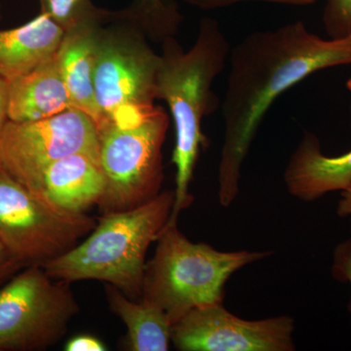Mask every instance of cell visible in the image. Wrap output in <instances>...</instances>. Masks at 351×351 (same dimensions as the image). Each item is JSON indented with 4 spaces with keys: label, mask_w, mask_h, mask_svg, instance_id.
I'll list each match as a JSON object with an SVG mask.
<instances>
[{
    "label": "cell",
    "mask_w": 351,
    "mask_h": 351,
    "mask_svg": "<svg viewBox=\"0 0 351 351\" xmlns=\"http://www.w3.org/2000/svg\"><path fill=\"white\" fill-rule=\"evenodd\" d=\"M223 101L219 201L237 199L242 166L263 117L279 96L322 69L351 66V36L323 39L301 21L252 32L230 49Z\"/></svg>",
    "instance_id": "1"
},
{
    "label": "cell",
    "mask_w": 351,
    "mask_h": 351,
    "mask_svg": "<svg viewBox=\"0 0 351 351\" xmlns=\"http://www.w3.org/2000/svg\"><path fill=\"white\" fill-rule=\"evenodd\" d=\"M230 49L218 21L208 17L201 20L195 43L186 52L175 36L161 43L156 96L167 104L176 133L172 157L176 189L170 223H177L180 213L193 202L189 184L200 147L206 145L202 121L219 107L213 84L226 68Z\"/></svg>",
    "instance_id": "2"
},
{
    "label": "cell",
    "mask_w": 351,
    "mask_h": 351,
    "mask_svg": "<svg viewBox=\"0 0 351 351\" xmlns=\"http://www.w3.org/2000/svg\"><path fill=\"white\" fill-rule=\"evenodd\" d=\"M175 191H165L140 206L104 214L91 234L43 265L51 278L105 281L132 300L143 295L145 254L167 223Z\"/></svg>",
    "instance_id": "3"
},
{
    "label": "cell",
    "mask_w": 351,
    "mask_h": 351,
    "mask_svg": "<svg viewBox=\"0 0 351 351\" xmlns=\"http://www.w3.org/2000/svg\"><path fill=\"white\" fill-rule=\"evenodd\" d=\"M271 254L221 252L206 243H193L177 223L167 221L154 258L145 265L141 299L160 307L174 325L193 309L223 304L230 276Z\"/></svg>",
    "instance_id": "4"
},
{
    "label": "cell",
    "mask_w": 351,
    "mask_h": 351,
    "mask_svg": "<svg viewBox=\"0 0 351 351\" xmlns=\"http://www.w3.org/2000/svg\"><path fill=\"white\" fill-rule=\"evenodd\" d=\"M99 27L94 88L101 126L138 121L154 112L159 55L145 32L128 21L115 18Z\"/></svg>",
    "instance_id": "5"
},
{
    "label": "cell",
    "mask_w": 351,
    "mask_h": 351,
    "mask_svg": "<svg viewBox=\"0 0 351 351\" xmlns=\"http://www.w3.org/2000/svg\"><path fill=\"white\" fill-rule=\"evenodd\" d=\"M169 117L156 106L144 119L99 129L100 163L106 189L101 213L125 211L159 195L163 181L162 147Z\"/></svg>",
    "instance_id": "6"
},
{
    "label": "cell",
    "mask_w": 351,
    "mask_h": 351,
    "mask_svg": "<svg viewBox=\"0 0 351 351\" xmlns=\"http://www.w3.org/2000/svg\"><path fill=\"white\" fill-rule=\"evenodd\" d=\"M96 219L55 206L0 167V241L11 258L43 267L92 232Z\"/></svg>",
    "instance_id": "7"
},
{
    "label": "cell",
    "mask_w": 351,
    "mask_h": 351,
    "mask_svg": "<svg viewBox=\"0 0 351 351\" xmlns=\"http://www.w3.org/2000/svg\"><path fill=\"white\" fill-rule=\"evenodd\" d=\"M80 311L69 283L29 265L0 290V351L54 345Z\"/></svg>",
    "instance_id": "8"
},
{
    "label": "cell",
    "mask_w": 351,
    "mask_h": 351,
    "mask_svg": "<svg viewBox=\"0 0 351 351\" xmlns=\"http://www.w3.org/2000/svg\"><path fill=\"white\" fill-rule=\"evenodd\" d=\"M75 154L100 159L98 127L76 108L36 121L8 120L0 134V167L29 191L51 163Z\"/></svg>",
    "instance_id": "9"
},
{
    "label": "cell",
    "mask_w": 351,
    "mask_h": 351,
    "mask_svg": "<svg viewBox=\"0 0 351 351\" xmlns=\"http://www.w3.org/2000/svg\"><path fill=\"white\" fill-rule=\"evenodd\" d=\"M294 331L290 316L245 320L221 304L186 313L173 325L171 341L181 351H293Z\"/></svg>",
    "instance_id": "10"
},
{
    "label": "cell",
    "mask_w": 351,
    "mask_h": 351,
    "mask_svg": "<svg viewBox=\"0 0 351 351\" xmlns=\"http://www.w3.org/2000/svg\"><path fill=\"white\" fill-rule=\"evenodd\" d=\"M105 189L100 159L75 154L51 163L31 191L66 211L84 213L98 204Z\"/></svg>",
    "instance_id": "11"
},
{
    "label": "cell",
    "mask_w": 351,
    "mask_h": 351,
    "mask_svg": "<svg viewBox=\"0 0 351 351\" xmlns=\"http://www.w3.org/2000/svg\"><path fill=\"white\" fill-rule=\"evenodd\" d=\"M284 182L289 193L304 202L343 191L351 184V151L325 156L318 138L306 131L289 159Z\"/></svg>",
    "instance_id": "12"
},
{
    "label": "cell",
    "mask_w": 351,
    "mask_h": 351,
    "mask_svg": "<svg viewBox=\"0 0 351 351\" xmlns=\"http://www.w3.org/2000/svg\"><path fill=\"white\" fill-rule=\"evenodd\" d=\"M64 36V29L43 12L20 27L0 29V77L11 82L49 61Z\"/></svg>",
    "instance_id": "13"
},
{
    "label": "cell",
    "mask_w": 351,
    "mask_h": 351,
    "mask_svg": "<svg viewBox=\"0 0 351 351\" xmlns=\"http://www.w3.org/2000/svg\"><path fill=\"white\" fill-rule=\"evenodd\" d=\"M8 119L36 121L73 108L56 55L27 75L8 82Z\"/></svg>",
    "instance_id": "14"
},
{
    "label": "cell",
    "mask_w": 351,
    "mask_h": 351,
    "mask_svg": "<svg viewBox=\"0 0 351 351\" xmlns=\"http://www.w3.org/2000/svg\"><path fill=\"white\" fill-rule=\"evenodd\" d=\"M104 24L82 25L64 32L56 57L73 107L100 127L101 115L95 96L97 36Z\"/></svg>",
    "instance_id": "15"
},
{
    "label": "cell",
    "mask_w": 351,
    "mask_h": 351,
    "mask_svg": "<svg viewBox=\"0 0 351 351\" xmlns=\"http://www.w3.org/2000/svg\"><path fill=\"white\" fill-rule=\"evenodd\" d=\"M106 293L110 309L128 329L129 350H169L173 325L160 307L145 300H132L110 284L106 286Z\"/></svg>",
    "instance_id": "16"
},
{
    "label": "cell",
    "mask_w": 351,
    "mask_h": 351,
    "mask_svg": "<svg viewBox=\"0 0 351 351\" xmlns=\"http://www.w3.org/2000/svg\"><path fill=\"white\" fill-rule=\"evenodd\" d=\"M40 12L49 16L64 32L82 25L110 22V10L97 7L92 0H38Z\"/></svg>",
    "instance_id": "17"
},
{
    "label": "cell",
    "mask_w": 351,
    "mask_h": 351,
    "mask_svg": "<svg viewBox=\"0 0 351 351\" xmlns=\"http://www.w3.org/2000/svg\"><path fill=\"white\" fill-rule=\"evenodd\" d=\"M323 25L332 39L351 36V0H326Z\"/></svg>",
    "instance_id": "18"
},
{
    "label": "cell",
    "mask_w": 351,
    "mask_h": 351,
    "mask_svg": "<svg viewBox=\"0 0 351 351\" xmlns=\"http://www.w3.org/2000/svg\"><path fill=\"white\" fill-rule=\"evenodd\" d=\"M332 274L336 280L351 286V239L337 245L332 255ZM351 317V297L348 302Z\"/></svg>",
    "instance_id": "19"
},
{
    "label": "cell",
    "mask_w": 351,
    "mask_h": 351,
    "mask_svg": "<svg viewBox=\"0 0 351 351\" xmlns=\"http://www.w3.org/2000/svg\"><path fill=\"white\" fill-rule=\"evenodd\" d=\"M180 1L197 7L202 10H214V9L223 8V7L241 3V2H269V3L284 4V5L308 6L316 3L317 0H180Z\"/></svg>",
    "instance_id": "20"
},
{
    "label": "cell",
    "mask_w": 351,
    "mask_h": 351,
    "mask_svg": "<svg viewBox=\"0 0 351 351\" xmlns=\"http://www.w3.org/2000/svg\"><path fill=\"white\" fill-rule=\"evenodd\" d=\"M66 351H104L107 348L103 341L90 335H80L69 339L64 346Z\"/></svg>",
    "instance_id": "21"
},
{
    "label": "cell",
    "mask_w": 351,
    "mask_h": 351,
    "mask_svg": "<svg viewBox=\"0 0 351 351\" xmlns=\"http://www.w3.org/2000/svg\"><path fill=\"white\" fill-rule=\"evenodd\" d=\"M8 82L0 77V134L8 121Z\"/></svg>",
    "instance_id": "22"
},
{
    "label": "cell",
    "mask_w": 351,
    "mask_h": 351,
    "mask_svg": "<svg viewBox=\"0 0 351 351\" xmlns=\"http://www.w3.org/2000/svg\"><path fill=\"white\" fill-rule=\"evenodd\" d=\"M337 214L341 218L350 219L351 221V184L341 191V199L337 206Z\"/></svg>",
    "instance_id": "23"
},
{
    "label": "cell",
    "mask_w": 351,
    "mask_h": 351,
    "mask_svg": "<svg viewBox=\"0 0 351 351\" xmlns=\"http://www.w3.org/2000/svg\"><path fill=\"white\" fill-rule=\"evenodd\" d=\"M25 267L24 263H20L15 258H10L7 262L0 265V281L3 280L5 277L10 276L20 267Z\"/></svg>",
    "instance_id": "24"
},
{
    "label": "cell",
    "mask_w": 351,
    "mask_h": 351,
    "mask_svg": "<svg viewBox=\"0 0 351 351\" xmlns=\"http://www.w3.org/2000/svg\"><path fill=\"white\" fill-rule=\"evenodd\" d=\"M10 258H11L10 256L8 255L5 247H4V245L2 244L1 241H0V265L7 262V261L10 260Z\"/></svg>",
    "instance_id": "25"
},
{
    "label": "cell",
    "mask_w": 351,
    "mask_h": 351,
    "mask_svg": "<svg viewBox=\"0 0 351 351\" xmlns=\"http://www.w3.org/2000/svg\"><path fill=\"white\" fill-rule=\"evenodd\" d=\"M2 15H1V4H0V21H1Z\"/></svg>",
    "instance_id": "26"
}]
</instances>
